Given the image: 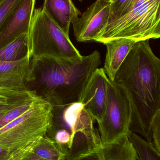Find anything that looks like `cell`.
<instances>
[{"instance_id": "4316f807", "label": "cell", "mask_w": 160, "mask_h": 160, "mask_svg": "<svg viewBox=\"0 0 160 160\" xmlns=\"http://www.w3.org/2000/svg\"><path fill=\"white\" fill-rule=\"evenodd\" d=\"M3 1V0H0V3H1V2H2V1Z\"/></svg>"}, {"instance_id": "6da1fadb", "label": "cell", "mask_w": 160, "mask_h": 160, "mask_svg": "<svg viewBox=\"0 0 160 160\" xmlns=\"http://www.w3.org/2000/svg\"><path fill=\"white\" fill-rule=\"evenodd\" d=\"M113 81L126 89L130 100V132L152 143V122L160 110V60L152 51L149 39L134 44Z\"/></svg>"}, {"instance_id": "d4e9b609", "label": "cell", "mask_w": 160, "mask_h": 160, "mask_svg": "<svg viewBox=\"0 0 160 160\" xmlns=\"http://www.w3.org/2000/svg\"><path fill=\"white\" fill-rule=\"evenodd\" d=\"M12 153L0 147V160H7L12 155Z\"/></svg>"}, {"instance_id": "52a82bcc", "label": "cell", "mask_w": 160, "mask_h": 160, "mask_svg": "<svg viewBox=\"0 0 160 160\" xmlns=\"http://www.w3.org/2000/svg\"><path fill=\"white\" fill-rule=\"evenodd\" d=\"M132 110L126 89L109 79L108 98L104 115L98 122L101 144H108L128 137Z\"/></svg>"}, {"instance_id": "cb8c5ba5", "label": "cell", "mask_w": 160, "mask_h": 160, "mask_svg": "<svg viewBox=\"0 0 160 160\" xmlns=\"http://www.w3.org/2000/svg\"><path fill=\"white\" fill-rule=\"evenodd\" d=\"M30 149L23 156L20 160H48L32 153Z\"/></svg>"}, {"instance_id": "603a6c76", "label": "cell", "mask_w": 160, "mask_h": 160, "mask_svg": "<svg viewBox=\"0 0 160 160\" xmlns=\"http://www.w3.org/2000/svg\"><path fill=\"white\" fill-rule=\"evenodd\" d=\"M33 144V143H32ZM32 144L27 146L24 148H22L20 150L12 153V155L7 160H20L22 157L27 151H29L31 149Z\"/></svg>"}, {"instance_id": "30bf717a", "label": "cell", "mask_w": 160, "mask_h": 160, "mask_svg": "<svg viewBox=\"0 0 160 160\" xmlns=\"http://www.w3.org/2000/svg\"><path fill=\"white\" fill-rule=\"evenodd\" d=\"M32 81L31 60L27 54L12 62H0V88L13 90L26 89Z\"/></svg>"}, {"instance_id": "4fadbf2b", "label": "cell", "mask_w": 160, "mask_h": 160, "mask_svg": "<svg viewBox=\"0 0 160 160\" xmlns=\"http://www.w3.org/2000/svg\"><path fill=\"white\" fill-rule=\"evenodd\" d=\"M42 8L50 18L68 37L72 21L81 15L72 0H44Z\"/></svg>"}, {"instance_id": "8fae6325", "label": "cell", "mask_w": 160, "mask_h": 160, "mask_svg": "<svg viewBox=\"0 0 160 160\" xmlns=\"http://www.w3.org/2000/svg\"><path fill=\"white\" fill-rule=\"evenodd\" d=\"M36 0H22L0 30V48L22 34L28 33Z\"/></svg>"}, {"instance_id": "277c9868", "label": "cell", "mask_w": 160, "mask_h": 160, "mask_svg": "<svg viewBox=\"0 0 160 160\" xmlns=\"http://www.w3.org/2000/svg\"><path fill=\"white\" fill-rule=\"evenodd\" d=\"M53 110L38 95L26 112L0 128V147L13 153L45 136L52 126Z\"/></svg>"}, {"instance_id": "7a4b0ae2", "label": "cell", "mask_w": 160, "mask_h": 160, "mask_svg": "<svg viewBox=\"0 0 160 160\" xmlns=\"http://www.w3.org/2000/svg\"><path fill=\"white\" fill-rule=\"evenodd\" d=\"M101 63V56L95 50L89 55L72 60L36 58L31 60V82L37 79L44 89L45 99L53 106L78 102L84 88Z\"/></svg>"}, {"instance_id": "9c48e42d", "label": "cell", "mask_w": 160, "mask_h": 160, "mask_svg": "<svg viewBox=\"0 0 160 160\" xmlns=\"http://www.w3.org/2000/svg\"><path fill=\"white\" fill-rule=\"evenodd\" d=\"M109 78L103 68H97L89 79L79 102L97 122L103 117L108 98Z\"/></svg>"}, {"instance_id": "484cf974", "label": "cell", "mask_w": 160, "mask_h": 160, "mask_svg": "<svg viewBox=\"0 0 160 160\" xmlns=\"http://www.w3.org/2000/svg\"><path fill=\"white\" fill-rule=\"evenodd\" d=\"M79 1H80V2H82L83 1V0H79Z\"/></svg>"}, {"instance_id": "5bb4252c", "label": "cell", "mask_w": 160, "mask_h": 160, "mask_svg": "<svg viewBox=\"0 0 160 160\" xmlns=\"http://www.w3.org/2000/svg\"><path fill=\"white\" fill-rule=\"evenodd\" d=\"M137 41L126 38H115L104 43L107 49L103 68L109 79L113 81L117 70Z\"/></svg>"}, {"instance_id": "ac0fdd59", "label": "cell", "mask_w": 160, "mask_h": 160, "mask_svg": "<svg viewBox=\"0 0 160 160\" xmlns=\"http://www.w3.org/2000/svg\"><path fill=\"white\" fill-rule=\"evenodd\" d=\"M128 137L135 149L137 159L139 160H160V152L156 149L153 144L131 132Z\"/></svg>"}, {"instance_id": "7402d4cb", "label": "cell", "mask_w": 160, "mask_h": 160, "mask_svg": "<svg viewBox=\"0 0 160 160\" xmlns=\"http://www.w3.org/2000/svg\"><path fill=\"white\" fill-rule=\"evenodd\" d=\"M152 143L157 150L160 152V110L154 116L151 127Z\"/></svg>"}, {"instance_id": "ba28073f", "label": "cell", "mask_w": 160, "mask_h": 160, "mask_svg": "<svg viewBox=\"0 0 160 160\" xmlns=\"http://www.w3.org/2000/svg\"><path fill=\"white\" fill-rule=\"evenodd\" d=\"M111 0H96L80 17L73 19L71 24L76 40L95 41L109 22Z\"/></svg>"}, {"instance_id": "e0dca14e", "label": "cell", "mask_w": 160, "mask_h": 160, "mask_svg": "<svg viewBox=\"0 0 160 160\" xmlns=\"http://www.w3.org/2000/svg\"><path fill=\"white\" fill-rule=\"evenodd\" d=\"M27 33L22 34L0 48V62H9L27 54Z\"/></svg>"}, {"instance_id": "9a60e30c", "label": "cell", "mask_w": 160, "mask_h": 160, "mask_svg": "<svg viewBox=\"0 0 160 160\" xmlns=\"http://www.w3.org/2000/svg\"><path fill=\"white\" fill-rule=\"evenodd\" d=\"M37 96L34 90H13L0 88V119L13 109L32 102Z\"/></svg>"}, {"instance_id": "ffe728a7", "label": "cell", "mask_w": 160, "mask_h": 160, "mask_svg": "<svg viewBox=\"0 0 160 160\" xmlns=\"http://www.w3.org/2000/svg\"><path fill=\"white\" fill-rule=\"evenodd\" d=\"M22 0H3L0 3V30Z\"/></svg>"}, {"instance_id": "3957f363", "label": "cell", "mask_w": 160, "mask_h": 160, "mask_svg": "<svg viewBox=\"0 0 160 160\" xmlns=\"http://www.w3.org/2000/svg\"><path fill=\"white\" fill-rule=\"evenodd\" d=\"M53 139L65 156V160H76L101 144L95 120L81 102L53 106Z\"/></svg>"}, {"instance_id": "8992f818", "label": "cell", "mask_w": 160, "mask_h": 160, "mask_svg": "<svg viewBox=\"0 0 160 160\" xmlns=\"http://www.w3.org/2000/svg\"><path fill=\"white\" fill-rule=\"evenodd\" d=\"M160 0H137L124 17L109 22L95 42L104 44L115 38L136 41L160 37Z\"/></svg>"}, {"instance_id": "d6986e66", "label": "cell", "mask_w": 160, "mask_h": 160, "mask_svg": "<svg viewBox=\"0 0 160 160\" xmlns=\"http://www.w3.org/2000/svg\"><path fill=\"white\" fill-rule=\"evenodd\" d=\"M137 0H111L109 22L124 17L130 12Z\"/></svg>"}, {"instance_id": "44dd1931", "label": "cell", "mask_w": 160, "mask_h": 160, "mask_svg": "<svg viewBox=\"0 0 160 160\" xmlns=\"http://www.w3.org/2000/svg\"><path fill=\"white\" fill-rule=\"evenodd\" d=\"M33 101L30 103H26L22 106L15 108L6 114L2 118L0 119V128L26 112L30 108Z\"/></svg>"}, {"instance_id": "2e32d148", "label": "cell", "mask_w": 160, "mask_h": 160, "mask_svg": "<svg viewBox=\"0 0 160 160\" xmlns=\"http://www.w3.org/2000/svg\"><path fill=\"white\" fill-rule=\"evenodd\" d=\"M30 151L48 160H65V156L55 141L46 136L33 143Z\"/></svg>"}, {"instance_id": "5b68a950", "label": "cell", "mask_w": 160, "mask_h": 160, "mask_svg": "<svg viewBox=\"0 0 160 160\" xmlns=\"http://www.w3.org/2000/svg\"><path fill=\"white\" fill-rule=\"evenodd\" d=\"M27 55L31 60L42 57L72 60L82 56L69 37L41 7L35 8L31 19L27 33Z\"/></svg>"}, {"instance_id": "7c38bea8", "label": "cell", "mask_w": 160, "mask_h": 160, "mask_svg": "<svg viewBox=\"0 0 160 160\" xmlns=\"http://www.w3.org/2000/svg\"><path fill=\"white\" fill-rule=\"evenodd\" d=\"M76 160H137L128 137L108 144H101Z\"/></svg>"}]
</instances>
